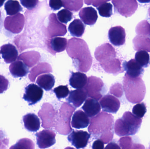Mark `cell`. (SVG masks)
I'll return each instance as SVG.
<instances>
[{
  "mask_svg": "<svg viewBox=\"0 0 150 149\" xmlns=\"http://www.w3.org/2000/svg\"><path fill=\"white\" fill-rule=\"evenodd\" d=\"M38 115L42 121V127L49 129L55 126L58 113L51 104L44 103L38 113Z\"/></svg>",
  "mask_w": 150,
  "mask_h": 149,
  "instance_id": "obj_6",
  "label": "cell"
},
{
  "mask_svg": "<svg viewBox=\"0 0 150 149\" xmlns=\"http://www.w3.org/2000/svg\"><path fill=\"white\" fill-rule=\"evenodd\" d=\"M1 53L4 62L7 64H10L16 61L18 57V52L16 48L11 43L2 45Z\"/></svg>",
  "mask_w": 150,
  "mask_h": 149,
  "instance_id": "obj_20",
  "label": "cell"
},
{
  "mask_svg": "<svg viewBox=\"0 0 150 149\" xmlns=\"http://www.w3.org/2000/svg\"><path fill=\"white\" fill-rule=\"evenodd\" d=\"M149 15L150 17V8H149Z\"/></svg>",
  "mask_w": 150,
  "mask_h": 149,
  "instance_id": "obj_55",
  "label": "cell"
},
{
  "mask_svg": "<svg viewBox=\"0 0 150 149\" xmlns=\"http://www.w3.org/2000/svg\"><path fill=\"white\" fill-rule=\"evenodd\" d=\"M100 15L103 17H110L112 15V5L110 3H105L97 7Z\"/></svg>",
  "mask_w": 150,
  "mask_h": 149,
  "instance_id": "obj_37",
  "label": "cell"
},
{
  "mask_svg": "<svg viewBox=\"0 0 150 149\" xmlns=\"http://www.w3.org/2000/svg\"><path fill=\"white\" fill-rule=\"evenodd\" d=\"M87 76L85 73L81 72H72L71 77L69 79L70 85L76 89L84 88L87 82Z\"/></svg>",
  "mask_w": 150,
  "mask_h": 149,
  "instance_id": "obj_29",
  "label": "cell"
},
{
  "mask_svg": "<svg viewBox=\"0 0 150 149\" xmlns=\"http://www.w3.org/2000/svg\"><path fill=\"white\" fill-rule=\"evenodd\" d=\"M8 80L2 75H0V94L3 93L8 88Z\"/></svg>",
  "mask_w": 150,
  "mask_h": 149,
  "instance_id": "obj_46",
  "label": "cell"
},
{
  "mask_svg": "<svg viewBox=\"0 0 150 149\" xmlns=\"http://www.w3.org/2000/svg\"><path fill=\"white\" fill-rule=\"evenodd\" d=\"M24 24V16L20 13L12 16L7 17L4 23L5 29L13 34H18L21 32Z\"/></svg>",
  "mask_w": 150,
  "mask_h": 149,
  "instance_id": "obj_10",
  "label": "cell"
},
{
  "mask_svg": "<svg viewBox=\"0 0 150 149\" xmlns=\"http://www.w3.org/2000/svg\"><path fill=\"white\" fill-rule=\"evenodd\" d=\"M73 14L69 10L63 9L57 14V17L60 22L67 24L73 18Z\"/></svg>",
  "mask_w": 150,
  "mask_h": 149,
  "instance_id": "obj_38",
  "label": "cell"
},
{
  "mask_svg": "<svg viewBox=\"0 0 150 149\" xmlns=\"http://www.w3.org/2000/svg\"><path fill=\"white\" fill-rule=\"evenodd\" d=\"M119 144L122 149L133 148L132 137L130 136L122 137L119 140Z\"/></svg>",
  "mask_w": 150,
  "mask_h": 149,
  "instance_id": "obj_43",
  "label": "cell"
},
{
  "mask_svg": "<svg viewBox=\"0 0 150 149\" xmlns=\"http://www.w3.org/2000/svg\"><path fill=\"white\" fill-rule=\"evenodd\" d=\"M110 92L111 94L118 98H121L123 93V88L121 84L117 83L112 85L110 88Z\"/></svg>",
  "mask_w": 150,
  "mask_h": 149,
  "instance_id": "obj_42",
  "label": "cell"
},
{
  "mask_svg": "<svg viewBox=\"0 0 150 149\" xmlns=\"http://www.w3.org/2000/svg\"><path fill=\"white\" fill-rule=\"evenodd\" d=\"M9 71L14 78H22L26 76L29 72V67L21 60L13 62L9 66Z\"/></svg>",
  "mask_w": 150,
  "mask_h": 149,
  "instance_id": "obj_24",
  "label": "cell"
},
{
  "mask_svg": "<svg viewBox=\"0 0 150 149\" xmlns=\"http://www.w3.org/2000/svg\"><path fill=\"white\" fill-rule=\"evenodd\" d=\"M106 149H120V147H119L117 144L115 143H109L105 148Z\"/></svg>",
  "mask_w": 150,
  "mask_h": 149,
  "instance_id": "obj_51",
  "label": "cell"
},
{
  "mask_svg": "<svg viewBox=\"0 0 150 149\" xmlns=\"http://www.w3.org/2000/svg\"><path fill=\"white\" fill-rule=\"evenodd\" d=\"M34 144L31 140L27 138H23L19 140L16 144L10 148H12L34 149Z\"/></svg>",
  "mask_w": 150,
  "mask_h": 149,
  "instance_id": "obj_39",
  "label": "cell"
},
{
  "mask_svg": "<svg viewBox=\"0 0 150 149\" xmlns=\"http://www.w3.org/2000/svg\"><path fill=\"white\" fill-rule=\"evenodd\" d=\"M122 67L126 71V74L131 78L142 77L144 70L134 59H130L122 64Z\"/></svg>",
  "mask_w": 150,
  "mask_h": 149,
  "instance_id": "obj_17",
  "label": "cell"
},
{
  "mask_svg": "<svg viewBox=\"0 0 150 149\" xmlns=\"http://www.w3.org/2000/svg\"><path fill=\"white\" fill-rule=\"evenodd\" d=\"M113 131H108L101 134L100 140L104 143V144L109 143L112 140L113 138Z\"/></svg>",
  "mask_w": 150,
  "mask_h": 149,
  "instance_id": "obj_45",
  "label": "cell"
},
{
  "mask_svg": "<svg viewBox=\"0 0 150 149\" xmlns=\"http://www.w3.org/2000/svg\"><path fill=\"white\" fill-rule=\"evenodd\" d=\"M123 89L129 102L136 104L142 102L146 93V88L142 77L133 78L126 73L123 78Z\"/></svg>",
  "mask_w": 150,
  "mask_h": 149,
  "instance_id": "obj_2",
  "label": "cell"
},
{
  "mask_svg": "<svg viewBox=\"0 0 150 149\" xmlns=\"http://www.w3.org/2000/svg\"><path fill=\"white\" fill-rule=\"evenodd\" d=\"M116 52L114 47L108 43L97 47L94 52L95 58L100 63L115 58Z\"/></svg>",
  "mask_w": 150,
  "mask_h": 149,
  "instance_id": "obj_14",
  "label": "cell"
},
{
  "mask_svg": "<svg viewBox=\"0 0 150 149\" xmlns=\"http://www.w3.org/2000/svg\"><path fill=\"white\" fill-rule=\"evenodd\" d=\"M2 19V13L1 12V10H0V23H1V21Z\"/></svg>",
  "mask_w": 150,
  "mask_h": 149,
  "instance_id": "obj_54",
  "label": "cell"
},
{
  "mask_svg": "<svg viewBox=\"0 0 150 149\" xmlns=\"http://www.w3.org/2000/svg\"><path fill=\"white\" fill-rule=\"evenodd\" d=\"M6 0H0V8L1 7Z\"/></svg>",
  "mask_w": 150,
  "mask_h": 149,
  "instance_id": "obj_53",
  "label": "cell"
},
{
  "mask_svg": "<svg viewBox=\"0 0 150 149\" xmlns=\"http://www.w3.org/2000/svg\"><path fill=\"white\" fill-rule=\"evenodd\" d=\"M44 91L41 87L35 84H30L25 87L23 99L28 102L29 106H32L41 100Z\"/></svg>",
  "mask_w": 150,
  "mask_h": 149,
  "instance_id": "obj_11",
  "label": "cell"
},
{
  "mask_svg": "<svg viewBox=\"0 0 150 149\" xmlns=\"http://www.w3.org/2000/svg\"><path fill=\"white\" fill-rule=\"evenodd\" d=\"M37 83L45 91H50L54 86L55 79L53 75L51 73L43 74L38 77Z\"/></svg>",
  "mask_w": 150,
  "mask_h": 149,
  "instance_id": "obj_31",
  "label": "cell"
},
{
  "mask_svg": "<svg viewBox=\"0 0 150 149\" xmlns=\"http://www.w3.org/2000/svg\"><path fill=\"white\" fill-rule=\"evenodd\" d=\"M0 54H1V52H0ZM0 59H1V57H0Z\"/></svg>",
  "mask_w": 150,
  "mask_h": 149,
  "instance_id": "obj_56",
  "label": "cell"
},
{
  "mask_svg": "<svg viewBox=\"0 0 150 149\" xmlns=\"http://www.w3.org/2000/svg\"><path fill=\"white\" fill-rule=\"evenodd\" d=\"M126 31L121 26L112 27L108 31V38L111 43L115 46L123 45L126 42Z\"/></svg>",
  "mask_w": 150,
  "mask_h": 149,
  "instance_id": "obj_16",
  "label": "cell"
},
{
  "mask_svg": "<svg viewBox=\"0 0 150 149\" xmlns=\"http://www.w3.org/2000/svg\"><path fill=\"white\" fill-rule=\"evenodd\" d=\"M104 148V143L100 140H97L93 142L92 145L93 149H103Z\"/></svg>",
  "mask_w": 150,
  "mask_h": 149,
  "instance_id": "obj_50",
  "label": "cell"
},
{
  "mask_svg": "<svg viewBox=\"0 0 150 149\" xmlns=\"http://www.w3.org/2000/svg\"><path fill=\"white\" fill-rule=\"evenodd\" d=\"M85 26L82 21L79 19H76L69 24L68 30L73 36L80 37L85 32Z\"/></svg>",
  "mask_w": 150,
  "mask_h": 149,
  "instance_id": "obj_32",
  "label": "cell"
},
{
  "mask_svg": "<svg viewBox=\"0 0 150 149\" xmlns=\"http://www.w3.org/2000/svg\"><path fill=\"white\" fill-rule=\"evenodd\" d=\"M114 119L112 114L104 112L99 113L90 120L88 131L93 135L113 131Z\"/></svg>",
  "mask_w": 150,
  "mask_h": 149,
  "instance_id": "obj_4",
  "label": "cell"
},
{
  "mask_svg": "<svg viewBox=\"0 0 150 149\" xmlns=\"http://www.w3.org/2000/svg\"><path fill=\"white\" fill-rule=\"evenodd\" d=\"M52 66L47 63H41L31 70L29 75V78L32 82L35 81L36 78L42 73H47L52 72Z\"/></svg>",
  "mask_w": 150,
  "mask_h": 149,
  "instance_id": "obj_28",
  "label": "cell"
},
{
  "mask_svg": "<svg viewBox=\"0 0 150 149\" xmlns=\"http://www.w3.org/2000/svg\"><path fill=\"white\" fill-rule=\"evenodd\" d=\"M79 16L85 24L89 25L95 24L98 18L97 11L91 7L82 8L79 11Z\"/></svg>",
  "mask_w": 150,
  "mask_h": 149,
  "instance_id": "obj_21",
  "label": "cell"
},
{
  "mask_svg": "<svg viewBox=\"0 0 150 149\" xmlns=\"http://www.w3.org/2000/svg\"><path fill=\"white\" fill-rule=\"evenodd\" d=\"M49 6L53 10H58L63 7V2L62 0H50Z\"/></svg>",
  "mask_w": 150,
  "mask_h": 149,
  "instance_id": "obj_47",
  "label": "cell"
},
{
  "mask_svg": "<svg viewBox=\"0 0 150 149\" xmlns=\"http://www.w3.org/2000/svg\"><path fill=\"white\" fill-rule=\"evenodd\" d=\"M67 43V40L65 38L55 37L48 41L47 46L48 51L55 56L57 52L64 51Z\"/></svg>",
  "mask_w": 150,
  "mask_h": 149,
  "instance_id": "obj_18",
  "label": "cell"
},
{
  "mask_svg": "<svg viewBox=\"0 0 150 149\" xmlns=\"http://www.w3.org/2000/svg\"><path fill=\"white\" fill-rule=\"evenodd\" d=\"M37 144L40 149L50 148L56 143V134L52 130L45 129L36 134Z\"/></svg>",
  "mask_w": 150,
  "mask_h": 149,
  "instance_id": "obj_12",
  "label": "cell"
},
{
  "mask_svg": "<svg viewBox=\"0 0 150 149\" xmlns=\"http://www.w3.org/2000/svg\"><path fill=\"white\" fill-rule=\"evenodd\" d=\"M82 109L85 112L88 117H94L99 113L101 110L100 104L98 101L89 98L86 100Z\"/></svg>",
  "mask_w": 150,
  "mask_h": 149,
  "instance_id": "obj_27",
  "label": "cell"
},
{
  "mask_svg": "<svg viewBox=\"0 0 150 149\" xmlns=\"http://www.w3.org/2000/svg\"><path fill=\"white\" fill-rule=\"evenodd\" d=\"M104 84L101 79L94 76L88 78L87 82L84 89L86 91L87 96L96 100H99L102 98L101 91Z\"/></svg>",
  "mask_w": 150,
  "mask_h": 149,
  "instance_id": "obj_9",
  "label": "cell"
},
{
  "mask_svg": "<svg viewBox=\"0 0 150 149\" xmlns=\"http://www.w3.org/2000/svg\"><path fill=\"white\" fill-rule=\"evenodd\" d=\"M88 115L83 111L79 110L76 111L73 115L71 121L72 127L74 128H85L90 124Z\"/></svg>",
  "mask_w": 150,
  "mask_h": 149,
  "instance_id": "obj_23",
  "label": "cell"
},
{
  "mask_svg": "<svg viewBox=\"0 0 150 149\" xmlns=\"http://www.w3.org/2000/svg\"><path fill=\"white\" fill-rule=\"evenodd\" d=\"M87 96L86 91L84 88L77 89L70 92L67 101L69 103L72 104L76 108H77L83 103Z\"/></svg>",
  "mask_w": 150,
  "mask_h": 149,
  "instance_id": "obj_22",
  "label": "cell"
},
{
  "mask_svg": "<svg viewBox=\"0 0 150 149\" xmlns=\"http://www.w3.org/2000/svg\"><path fill=\"white\" fill-rule=\"evenodd\" d=\"M136 32L138 35L150 36V24L147 20H143L137 24Z\"/></svg>",
  "mask_w": 150,
  "mask_h": 149,
  "instance_id": "obj_36",
  "label": "cell"
},
{
  "mask_svg": "<svg viewBox=\"0 0 150 149\" xmlns=\"http://www.w3.org/2000/svg\"><path fill=\"white\" fill-rule=\"evenodd\" d=\"M67 51L77 70L83 72H87L90 70L92 64V57L84 40L76 38H70L67 43Z\"/></svg>",
  "mask_w": 150,
  "mask_h": 149,
  "instance_id": "obj_1",
  "label": "cell"
},
{
  "mask_svg": "<svg viewBox=\"0 0 150 149\" xmlns=\"http://www.w3.org/2000/svg\"><path fill=\"white\" fill-rule=\"evenodd\" d=\"M147 111L146 105L144 102L138 103L134 106L132 109L133 113L139 118H143Z\"/></svg>",
  "mask_w": 150,
  "mask_h": 149,
  "instance_id": "obj_40",
  "label": "cell"
},
{
  "mask_svg": "<svg viewBox=\"0 0 150 149\" xmlns=\"http://www.w3.org/2000/svg\"><path fill=\"white\" fill-rule=\"evenodd\" d=\"M4 9L7 15L10 16L14 15L23 11V8L16 0H8L4 4Z\"/></svg>",
  "mask_w": 150,
  "mask_h": 149,
  "instance_id": "obj_33",
  "label": "cell"
},
{
  "mask_svg": "<svg viewBox=\"0 0 150 149\" xmlns=\"http://www.w3.org/2000/svg\"><path fill=\"white\" fill-rule=\"evenodd\" d=\"M54 92L58 99L66 98L70 92L67 85L59 86L54 89Z\"/></svg>",
  "mask_w": 150,
  "mask_h": 149,
  "instance_id": "obj_41",
  "label": "cell"
},
{
  "mask_svg": "<svg viewBox=\"0 0 150 149\" xmlns=\"http://www.w3.org/2000/svg\"><path fill=\"white\" fill-rule=\"evenodd\" d=\"M63 7L71 11L77 12L83 6V0H62Z\"/></svg>",
  "mask_w": 150,
  "mask_h": 149,
  "instance_id": "obj_35",
  "label": "cell"
},
{
  "mask_svg": "<svg viewBox=\"0 0 150 149\" xmlns=\"http://www.w3.org/2000/svg\"><path fill=\"white\" fill-rule=\"evenodd\" d=\"M135 58L137 62L143 67H148L150 60L149 54L145 50L138 51L136 53Z\"/></svg>",
  "mask_w": 150,
  "mask_h": 149,
  "instance_id": "obj_34",
  "label": "cell"
},
{
  "mask_svg": "<svg viewBox=\"0 0 150 149\" xmlns=\"http://www.w3.org/2000/svg\"><path fill=\"white\" fill-rule=\"evenodd\" d=\"M141 3H148L150 2V0H137Z\"/></svg>",
  "mask_w": 150,
  "mask_h": 149,
  "instance_id": "obj_52",
  "label": "cell"
},
{
  "mask_svg": "<svg viewBox=\"0 0 150 149\" xmlns=\"http://www.w3.org/2000/svg\"><path fill=\"white\" fill-rule=\"evenodd\" d=\"M90 137L91 134L86 131L73 130L68 136V140L76 148H84L88 144Z\"/></svg>",
  "mask_w": 150,
  "mask_h": 149,
  "instance_id": "obj_13",
  "label": "cell"
},
{
  "mask_svg": "<svg viewBox=\"0 0 150 149\" xmlns=\"http://www.w3.org/2000/svg\"><path fill=\"white\" fill-rule=\"evenodd\" d=\"M25 128L30 132H37L40 128V119L34 113H28L23 117Z\"/></svg>",
  "mask_w": 150,
  "mask_h": 149,
  "instance_id": "obj_26",
  "label": "cell"
},
{
  "mask_svg": "<svg viewBox=\"0 0 150 149\" xmlns=\"http://www.w3.org/2000/svg\"><path fill=\"white\" fill-rule=\"evenodd\" d=\"M111 0H84V3L88 5L92 4L94 7H98L99 5Z\"/></svg>",
  "mask_w": 150,
  "mask_h": 149,
  "instance_id": "obj_49",
  "label": "cell"
},
{
  "mask_svg": "<svg viewBox=\"0 0 150 149\" xmlns=\"http://www.w3.org/2000/svg\"><path fill=\"white\" fill-rule=\"evenodd\" d=\"M40 54L38 52L30 51L20 54L18 57V60L23 61L29 68L33 67L39 61Z\"/></svg>",
  "mask_w": 150,
  "mask_h": 149,
  "instance_id": "obj_25",
  "label": "cell"
},
{
  "mask_svg": "<svg viewBox=\"0 0 150 149\" xmlns=\"http://www.w3.org/2000/svg\"><path fill=\"white\" fill-rule=\"evenodd\" d=\"M9 140L0 129V149H5L8 148Z\"/></svg>",
  "mask_w": 150,
  "mask_h": 149,
  "instance_id": "obj_48",
  "label": "cell"
},
{
  "mask_svg": "<svg viewBox=\"0 0 150 149\" xmlns=\"http://www.w3.org/2000/svg\"><path fill=\"white\" fill-rule=\"evenodd\" d=\"M21 4L28 9L32 10L38 5L39 0H20Z\"/></svg>",
  "mask_w": 150,
  "mask_h": 149,
  "instance_id": "obj_44",
  "label": "cell"
},
{
  "mask_svg": "<svg viewBox=\"0 0 150 149\" xmlns=\"http://www.w3.org/2000/svg\"><path fill=\"white\" fill-rule=\"evenodd\" d=\"M133 43L135 50H145L150 52V38L149 36L138 35L134 38Z\"/></svg>",
  "mask_w": 150,
  "mask_h": 149,
  "instance_id": "obj_30",
  "label": "cell"
},
{
  "mask_svg": "<svg viewBox=\"0 0 150 149\" xmlns=\"http://www.w3.org/2000/svg\"><path fill=\"white\" fill-rule=\"evenodd\" d=\"M100 104L103 111L112 113H116L120 107V102L112 95L107 94L101 98Z\"/></svg>",
  "mask_w": 150,
  "mask_h": 149,
  "instance_id": "obj_15",
  "label": "cell"
},
{
  "mask_svg": "<svg viewBox=\"0 0 150 149\" xmlns=\"http://www.w3.org/2000/svg\"><path fill=\"white\" fill-rule=\"evenodd\" d=\"M67 32V26L59 22L56 14L52 13L48 17V23L46 29V35L48 39L53 37L64 36Z\"/></svg>",
  "mask_w": 150,
  "mask_h": 149,
  "instance_id": "obj_7",
  "label": "cell"
},
{
  "mask_svg": "<svg viewBox=\"0 0 150 149\" xmlns=\"http://www.w3.org/2000/svg\"></svg>",
  "mask_w": 150,
  "mask_h": 149,
  "instance_id": "obj_57",
  "label": "cell"
},
{
  "mask_svg": "<svg viewBox=\"0 0 150 149\" xmlns=\"http://www.w3.org/2000/svg\"><path fill=\"white\" fill-rule=\"evenodd\" d=\"M112 1L115 11L127 17L134 15L138 8L137 0H112Z\"/></svg>",
  "mask_w": 150,
  "mask_h": 149,
  "instance_id": "obj_8",
  "label": "cell"
},
{
  "mask_svg": "<svg viewBox=\"0 0 150 149\" xmlns=\"http://www.w3.org/2000/svg\"><path fill=\"white\" fill-rule=\"evenodd\" d=\"M75 110L74 107L67 102L62 104L54 126L55 129L59 134L67 135L72 131L70 122Z\"/></svg>",
  "mask_w": 150,
  "mask_h": 149,
  "instance_id": "obj_5",
  "label": "cell"
},
{
  "mask_svg": "<svg viewBox=\"0 0 150 149\" xmlns=\"http://www.w3.org/2000/svg\"><path fill=\"white\" fill-rule=\"evenodd\" d=\"M100 64L106 72L112 73L114 75L123 73L124 71L121 66V61L119 59L115 58L100 63Z\"/></svg>",
  "mask_w": 150,
  "mask_h": 149,
  "instance_id": "obj_19",
  "label": "cell"
},
{
  "mask_svg": "<svg viewBox=\"0 0 150 149\" xmlns=\"http://www.w3.org/2000/svg\"><path fill=\"white\" fill-rule=\"evenodd\" d=\"M142 122V118H138L131 112H125L122 118L115 121V133L119 136L134 135L140 130Z\"/></svg>",
  "mask_w": 150,
  "mask_h": 149,
  "instance_id": "obj_3",
  "label": "cell"
}]
</instances>
